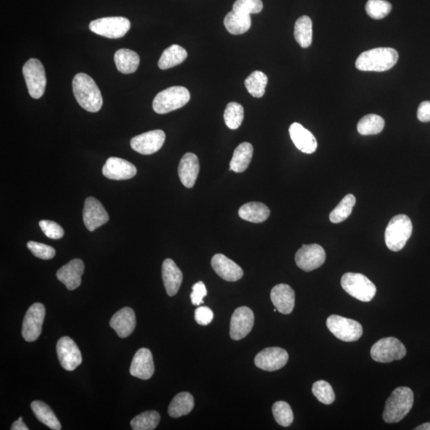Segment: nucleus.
I'll return each mask as SVG.
<instances>
[{"label":"nucleus","mask_w":430,"mask_h":430,"mask_svg":"<svg viewBox=\"0 0 430 430\" xmlns=\"http://www.w3.org/2000/svg\"><path fill=\"white\" fill-rule=\"evenodd\" d=\"M190 99V92L185 87L172 86L156 96L152 108L158 114H166L183 108L189 103Z\"/></svg>","instance_id":"39448f33"},{"label":"nucleus","mask_w":430,"mask_h":430,"mask_svg":"<svg viewBox=\"0 0 430 430\" xmlns=\"http://www.w3.org/2000/svg\"><path fill=\"white\" fill-rule=\"evenodd\" d=\"M405 355L407 349L402 342L394 337H386L379 340L371 349V358L381 364L402 360Z\"/></svg>","instance_id":"6e6552de"},{"label":"nucleus","mask_w":430,"mask_h":430,"mask_svg":"<svg viewBox=\"0 0 430 430\" xmlns=\"http://www.w3.org/2000/svg\"><path fill=\"white\" fill-rule=\"evenodd\" d=\"M103 175L113 180H126L137 175V169L125 159L110 157L106 161L103 169Z\"/></svg>","instance_id":"a211bd4d"},{"label":"nucleus","mask_w":430,"mask_h":430,"mask_svg":"<svg viewBox=\"0 0 430 430\" xmlns=\"http://www.w3.org/2000/svg\"><path fill=\"white\" fill-rule=\"evenodd\" d=\"M211 267L221 278L227 282L239 281L243 277V269L221 254H215L212 258Z\"/></svg>","instance_id":"6ab92c4d"},{"label":"nucleus","mask_w":430,"mask_h":430,"mask_svg":"<svg viewBox=\"0 0 430 430\" xmlns=\"http://www.w3.org/2000/svg\"><path fill=\"white\" fill-rule=\"evenodd\" d=\"M312 394L319 402L325 405L334 403L336 395L332 386L325 380L316 381L312 386Z\"/></svg>","instance_id":"a19ab883"},{"label":"nucleus","mask_w":430,"mask_h":430,"mask_svg":"<svg viewBox=\"0 0 430 430\" xmlns=\"http://www.w3.org/2000/svg\"><path fill=\"white\" fill-rule=\"evenodd\" d=\"M289 135L295 146L299 151L312 154L316 152L317 148V142L313 134L304 128L301 124L293 123L289 127Z\"/></svg>","instance_id":"b1692460"},{"label":"nucleus","mask_w":430,"mask_h":430,"mask_svg":"<svg viewBox=\"0 0 430 430\" xmlns=\"http://www.w3.org/2000/svg\"><path fill=\"white\" fill-rule=\"evenodd\" d=\"M162 278L168 296L173 297L180 290L183 282V273L173 260H164L162 267Z\"/></svg>","instance_id":"a878e982"},{"label":"nucleus","mask_w":430,"mask_h":430,"mask_svg":"<svg viewBox=\"0 0 430 430\" xmlns=\"http://www.w3.org/2000/svg\"><path fill=\"white\" fill-rule=\"evenodd\" d=\"M72 84L77 103L90 113L99 112L103 98L94 80L88 75L79 72L72 79Z\"/></svg>","instance_id":"f257e3e1"},{"label":"nucleus","mask_w":430,"mask_h":430,"mask_svg":"<svg viewBox=\"0 0 430 430\" xmlns=\"http://www.w3.org/2000/svg\"><path fill=\"white\" fill-rule=\"evenodd\" d=\"M12 430H28L29 428L23 422V417H19L17 421L14 422L12 426Z\"/></svg>","instance_id":"8fccbe9b"},{"label":"nucleus","mask_w":430,"mask_h":430,"mask_svg":"<svg viewBox=\"0 0 430 430\" xmlns=\"http://www.w3.org/2000/svg\"><path fill=\"white\" fill-rule=\"evenodd\" d=\"M273 414L275 420L280 426L288 427L293 422V413L291 407L286 402L279 401L273 405Z\"/></svg>","instance_id":"ea45409f"},{"label":"nucleus","mask_w":430,"mask_h":430,"mask_svg":"<svg viewBox=\"0 0 430 430\" xmlns=\"http://www.w3.org/2000/svg\"><path fill=\"white\" fill-rule=\"evenodd\" d=\"M254 314L248 307L236 309L230 321V336L232 340H243L253 330Z\"/></svg>","instance_id":"ddd939ff"},{"label":"nucleus","mask_w":430,"mask_h":430,"mask_svg":"<svg viewBox=\"0 0 430 430\" xmlns=\"http://www.w3.org/2000/svg\"><path fill=\"white\" fill-rule=\"evenodd\" d=\"M325 249L317 244L303 245L295 256L297 267L306 272H311L320 268L325 263Z\"/></svg>","instance_id":"f8f14e48"},{"label":"nucleus","mask_w":430,"mask_h":430,"mask_svg":"<svg viewBox=\"0 0 430 430\" xmlns=\"http://www.w3.org/2000/svg\"><path fill=\"white\" fill-rule=\"evenodd\" d=\"M84 269L83 262L80 259H74L57 270L56 276L67 288L75 290L81 286Z\"/></svg>","instance_id":"412c9836"},{"label":"nucleus","mask_w":430,"mask_h":430,"mask_svg":"<svg viewBox=\"0 0 430 430\" xmlns=\"http://www.w3.org/2000/svg\"><path fill=\"white\" fill-rule=\"evenodd\" d=\"M239 215L243 220L254 224H262L269 219L270 211L269 207L262 202H251L241 207Z\"/></svg>","instance_id":"cd10ccee"},{"label":"nucleus","mask_w":430,"mask_h":430,"mask_svg":"<svg viewBox=\"0 0 430 430\" xmlns=\"http://www.w3.org/2000/svg\"><path fill=\"white\" fill-rule=\"evenodd\" d=\"M341 286L352 297L370 302L375 296V284L361 273H347L341 279Z\"/></svg>","instance_id":"423d86ee"},{"label":"nucleus","mask_w":430,"mask_h":430,"mask_svg":"<svg viewBox=\"0 0 430 430\" xmlns=\"http://www.w3.org/2000/svg\"><path fill=\"white\" fill-rule=\"evenodd\" d=\"M327 327L337 339L344 342H355L362 336V327L358 321L338 315L327 319Z\"/></svg>","instance_id":"1a4fd4ad"},{"label":"nucleus","mask_w":430,"mask_h":430,"mask_svg":"<svg viewBox=\"0 0 430 430\" xmlns=\"http://www.w3.org/2000/svg\"><path fill=\"white\" fill-rule=\"evenodd\" d=\"M254 154L253 145L244 142L239 145L234 152L230 163V171L241 173L248 168Z\"/></svg>","instance_id":"bb28decb"},{"label":"nucleus","mask_w":430,"mask_h":430,"mask_svg":"<svg viewBox=\"0 0 430 430\" xmlns=\"http://www.w3.org/2000/svg\"><path fill=\"white\" fill-rule=\"evenodd\" d=\"M200 161L196 154L186 153L178 164V173L183 185L191 188L196 185L200 173Z\"/></svg>","instance_id":"5701e85b"},{"label":"nucleus","mask_w":430,"mask_h":430,"mask_svg":"<svg viewBox=\"0 0 430 430\" xmlns=\"http://www.w3.org/2000/svg\"><path fill=\"white\" fill-rule=\"evenodd\" d=\"M294 37L302 48H308L312 42V22L307 16L299 17L294 27Z\"/></svg>","instance_id":"72a5a7b5"},{"label":"nucleus","mask_w":430,"mask_h":430,"mask_svg":"<svg viewBox=\"0 0 430 430\" xmlns=\"http://www.w3.org/2000/svg\"><path fill=\"white\" fill-rule=\"evenodd\" d=\"M41 229L48 238L59 240L64 236V230L57 222L50 220H42L40 221Z\"/></svg>","instance_id":"a18cd8bd"},{"label":"nucleus","mask_w":430,"mask_h":430,"mask_svg":"<svg viewBox=\"0 0 430 430\" xmlns=\"http://www.w3.org/2000/svg\"><path fill=\"white\" fill-rule=\"evenodd\" d=\"M195 407L193 396L187 392H182L175 396L168 407V414L172 418H178L191 412Z\"/></svg>","instance_id":"7c9ffc66"},{"label":"nucleus","mask_w":430,"mask_h":430,"mask_svg":"<svg viewBox=\"0 0 430 430\" xmlns=\"http://www.w3.org/2000/svg\"><path fill=\"white\" fill-rule=\"evenodd\" d=\"M251 17L247 14H240L231 11L224 18V25L231 35H243L251 27Z\"/></svg>","instance_id":"c756f323"},{"label":"nucleus","mask_w":430,"mask_h":430,"mask_svg":"<svg viewBox=\"0 0 430 430\" xmlns=\"http://www.w3.org/2000/svg\"><path fill=\"white\" fill-rule=\"evenodd\" d=\"M263 3L262 0H236L233 5V11L240 14H258L263 11Z\"/></svg>","instance_id":"37998d69"},{"label":"nucleus","mask_w":430,"mask_h":430,"mask_svg":"<svg viewBox=\"0 0 430 430\" xmlns=\"http://www.w3.org/2000/svg\"><path fill=\"white\" fill-rule=\"evenodd\" d=\"M136 325V315L133 309L129 307L116 312L110 321V327L120 338H126L131 335Z\"/></svg>","instance_id":"4be33fe9"},{"label":"nucleus","mask_w":430,"mask_h":430,"mask_svg":"<svg viewBox=\"0 0 430 430\" xmlns=\"http://www.w3.org/2000/svg\"><path fill=\"white\" fill-rule=\"evenodd\" d=\"M161 421V415L154 410L137 415L131 421L134 430H152L157 427Z\"/></svg>","instance_id":"4c0bfd02"},{"label":"nucleus","mask_w":430,"mask_h":430,"mask_svg":"<svg viewBox=\"0 0 430 430\" xmlns=\"http://www.w3.org/2000/svg\"><path fill=\"white\" fill-rule=\"evenodd\" d=\"M154 371V366L151 351L148 349L138 350L130 366V374L136 378L148 380L152 378Z\"/></svg>","instance_id":"aec40b11"},{"label":"nucleus","mask_w":430,"mask_h":430,"mask_svg":"<svg viewBox=\"0 0 430 430\" xmlns=\"http://www.w3.org/2000/svg\"><path fill=\"white\" fill-rule=\"evenodd\" d=\"M270 297L275 308L282 314L291 313L295 306V293L286 284H279L273 287Z\"/></svg>","instance_id":"393cba45"},{"label":"nucleus","mask_w":430,"mask_h":430,"mask_svg":"<svg viewBox=\"0 0 430 430\" xmlns=\"http://www.w3.org/2000/svg\"><path fill=\"white\" fill-rule=\"evenodd\" d=\"M23 74L31 98H42L46 86V72L42 62L36 59H29L23 67Z\"/></svg>","instance_id":"0eeeda50"},{"label":"nucleus","mask_w":430,"mask_h":430,"mask_svg":"<svg viewBox=\"0 0 430 430\" xmlns=\"http://www.w3.org/2000/svg\"><path fill=\"white\" fill-rule=\"evenodd\" d=\"M268 83V77L260 71H254L245 81L246 90L254 98H263Z\"/></svg>","instance_id":"c9c22d12"},{"label":"nucleus","mask_w":430,"mask_h":430,"mask_svg":"<svg viewBox=\"0 0 430 430\" xmlns=\"http://www.w3.org/2000/svg\"><path fill=\"white\" fill-rule=\"evenodd\" d=\"M27 247L33 256L42 260L52 259L56 254V251L52 246L36 243V241H29Z\"/></svg>","instance_id":"c03bdc74"},{"label":"nucleus","mask_w":430,"mask_h":430,"mask_svg":"<svg viewBox=\"0 0 430 430\" xmlns=\"http://www.w3.org/2000/svg\"><path fill=\"white\" fill-rule=\"evenodd\" d=\"M416 430H430V422L424 423L421 426L415 428Z\"/></svg>","instance_id":"3c124183"},{"label":"nucleus","mask_w":430,"mask_h":430,"mask_svg":"<svg viewBox=\"0 0 430 430\" xmlns=\"http://www.w3.org/2000/svg\"><path fill=\"white\" fill-rule=\"evenodd\" d=\"M206 295L207 290L204 283L202 282H197L192 287V293L191 294L192 304L200 306V304L204 303V298Z\"/></svg>","instance_id":"de8ad7c7"},{"label":"nucleus","mask_w":430,"mask_h":430,"mask_svg":"<svg viewBox=\"0 0 430 430\" xmlns=\"http://www.w3.org/2000/svg\"><path fill=\"white\" fill-rule=\"evenodd\" d=\"M89 27L96 35L115 40L126 35L131 23L124 17H105L92 21Z\"/></svg>","instance_id":"9d476101"},{"label":"nucleus","mask_w":430,"mask_h":430,"mask_svg":"<svg viewBox=\"0 0 430 430\" xmlns=\"http://www.w3.org/2000/svg\"><path fill=\"white\" fill-rule=\"evenodd\" d=\"M165 138V133L162 130H153L133 137L130 144L138 153L152 154L163 147Z\"/></svg>","instance_id":"dca6fc26"},{"label":"nucleus","mask_w":430,"mask_h":430,"mask_svg":"<svg viewBox=\"0 0 430 430\" xmlns=\"http://www.w3.org/2000/svg\"><path fill=\"white\" fill-rule=\"evenodd\" d=\"M355 202L356 199L353 195H347L339 205L331 212L330 219L332 224H340L345 221L351 215Z\"/></svg>","instance_id":"e433bc0d"},{"label":"nucleus","mask_w":430,"mask_h":430,"mask_svg":"<svg viewBox=\"0 0 430 430\" xmlns=\"http://www.w3.org/2000/svg\"><path fill=\"white\" fill-rule=\"evenodd\" d=\"M412 389L400 386L396 388L386 400L383 418L386 423H396L407 416L414 405Z\"/></svg>","instance_id":"7ed1b4c3"},{"label":"nucleus","mask_w":430,"mask_h":430,"mask_svg":"<svg viewBox=\"0 0 430 430\" xmlns=\"http://www.w3.org/2000/svg\"><path fill=\"white\" fill-rule=\"evenodd\" d=\"M46 309L40 303H36L29 308L23 322L22 336L27 342H33L40 336Z\"/></svg>","instance_id":"9b49d317"},{"label":"nucleus","mask_w":430,"mask_h":430,"mask_svg":"<svg viewBox=\"0 0 430 430\" xmlns=\"http://www.w3.org/2000/svg\"><path fill=\"white\" fill-rule=\"evenodd\" d=\"M392 6L386 0H368L366 4V12L368 16L375 19H381L388 16Z\"/></svg>","instance_id":"79ce46f5"},{"label":"nucleus","mask_w":430,"mask_h":430,"mask_svg":"<svg viewBox=\"0 0 430 430\" xmlns=\"http://www.w3.org/2000/svg\"><path fill=\"white\" fill-rule=\"evenodd\" d=\"M385 122L383 118L376 114H369L362 118L357 125V129L362 136L377 135L383 131Z\"/></svg>","instance_id":"f704fd0d"},{"label":"nucleus","mask_w":430,"mask_h":430,"mask_svg":"<svg viewBox=\"0 0 430 430\" xmlns=\"http://www.w3.org/2000/svg\"><path fill=\"white\" fill-rule=\"evenodd\" d=\"M109 216L105 207L94 197L87 198L83 210V221L87 229L94 231L107 224Z\"/></svg>","instance_id":"f3484780"},{"label":"nucleus","mask_w":430,"mask_h":430,"mask_svg":"<svg viewBox=\"0 0 430 430\" xmlns=\"http://www.w3.org/2000/svg\"><path fill=\"white\" fill-rule=\"evenodd\" d=\"M418 119L420 122L427 123L430 122V101H423L418 109Z\"/></svg>","instance_id":"09e8293b"},{"label":"nucleus","mask_w":430,"mask_h":430,"mask_svg":"<svg viewBox=\"0 0 430 430\" xmlns=\"http://www.w3.org/2000/svg\"><path fill=\"white\" fill-rule=\"evenodd\" d=\"M398 60L399 53L393 48H375L362 53L355 61V66L361 71L384 72L392 68Z\"/></svg>","instance_id":"f03ea898"},{"label":"nucleus","mask_w":430,"mask_h":430,"mask_svg":"<svg viewBox=\"0 0 430 430\" xmlns=\"http://www.w3.org/2000/svg\"><path fill=\"white\" fill-rule=\"evenodd\" d=\"M31 407L38 421L44 424L45 426L54 430L62 429L59 419L49 405L41 402V401H33L31 404Z\"/></svg>","instance_id":"473e14b6"},{"label":"nucleus","mask_w":430,"mask_h":430,"mask_svg":"<svg viewBox=\"0 0 430 430\" xmlns=\"http://www.w3.org/2000/svg\"><path fill=\"white\" fill-rule=\"evenodd\" d=\"M187 57V52L180 46L172 45L167 48L158 62L159 69L167 70L183 64Z\"/></svg>","instance_id":"2f4dec72"},{"label":"nucleus","mask_w":430,"mask_h":430,"mask_svg":"<svg viewBox=\"0 0 430 430\" xmlns=\"http://www.w3.org/2000/svg\"><path fill=\"white\" fill-rule=\"evenodd\" d=\"M56 349L60 364L65 370L75 371L81 364V351L71 338L62 337L57 341Z\"/></svg>","instance_id":"4468645a"},{"label":"nucleus","mask_w":430,"mask_h":430,"mask_svg":"<svg viewBox=\"0 0 430 430\" xmlns=\"http://www.w3.org/2000/svg\"><path fill=\"white\" fill-rule=\"evenodd\" d=\"M195 318L199 325H209L213 321L214 312L209 307H199L195 312Z\"/></svg>","instance_id":"49530a36"},{"label":"nucleus","mask_w":430,"mask_h":430,"mask_svg":"<svg viewBox=\"0 0 430 430\" xmlns=\"http://www.w3.org/2000/svg\"><path fill=\"white\" fill-rule=\"evenodd\" d=\"M288 361V352L281 347H268L259 352L254 359L255 365L267 371L282 369Z\"/></svg>","instance_id":"2eb2a0df"},{"label":"nucleus","mask_w":430,"mask_h":430,"mask_svg":"<svg viewBox=\"0 0 430 430\" xmlns=\"http://www.w3.org/2000/svg\"><path fill=\"white\" fill-rule=\"evenodd\" d=\"M413 232L412 221L405 215H396L389 222L385 232L386 245L394 252L404 248Z\"/></svg>","instance_id":"20e7f679"},{"label":"nucleus","mask_w":430,"mask_h":430,"mask_svg":"<svg viewBox=\"0 0 430 430\" xmlns=\"http://www.w3.org/2000/svg\"><path fill=\"white\" fill-rule=\"evenodd\" d=\"M224 120L230 129H238L244 119V108L237 103H230L226 105L224 112Z\"/></svg>","instance_id":"58836bf2"},{"label":"nucleus","mask_w":430,"mask_h":430,"mask_svg":"<svg viewBox=\"0 0 430 430\" xmlns=\"http://www.w3.org/2000/svg\"><path fill=\"white\" fill-rule=\"evenodd\" d=\"M114 62L117 69L122 74H133L138 69L139 57L133 51L120 49L115 53Z\"/></svg>","instance_id":"c85d7f7f"}]
</instances>
